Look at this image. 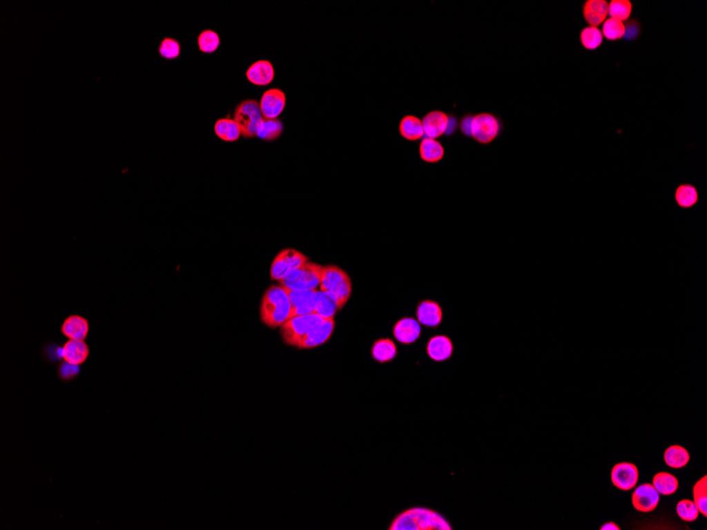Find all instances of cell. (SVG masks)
I'll return each instance as SVG.
<instances>
[{
	"label": "cell",
	"instance_id": "obj_1",
	"mask_svg": "<svg viewBox=\"0 0 707 530\" xmlns=\"http://www.w3.org/2000/svg\"><path fill=\"white\" fill-rule=\"evenodd\" d=\"M261 321L269 328L281 327L291 317V303L287 289L272 285L264 293L260 306Z\"/></svg>",
	"mask_w": 707,
	"mask_h": 530
},
{
	"label": "cell",
	"instance_id": "obj_2",
	"mask_svg": "<svg viewBox=\"0 0 707 530\" xmlns=\"http://www.w3.org/2000/svg\"><path fill=\"white\" fill-rule=\"evenodd\" d=\"M319 291L333 295L342 309L353 291L351 277L338 266H323Z\"/></svg>",
	"mask_w": 707,
	"mask_h": 530
},
{
	"label": "cell",
	"instance_id": "obj_3",
	"mask_svg": "<svg viewBox=\"0 0 707 530\" xmlns=\"http://www.w3.org/2000/svg\"><path fill=\"white\" fill-rule=\"evenodd\" d=\"M323 266L307 262L279 282L289 291H319Z\"/></svg>",
	"mask_w": 707,
	"mask_h": 530
},
{
	"label": "cell",
	"instance_id": "obj_4",
	"mask_svg": "<svg viewBox=\"0 0 707 530\" xmlns=\"http://www.w3.org/2000/svg\"><path fill=\"white\" fill-rule=\"evenodd\" d=\"M503 132V121L492 112L472 115L469 126V138L480 144L487 146L499 138Z\"/></svg>",
	"mask_w": 707,
	"mask_h": 530
},
{
	"label": "cell",
	"instance_id": "obj_5",
	"mask_svg": "<svg viewBox=\"0 0 707 530\" xmlns=\"http://www.w3.org/2000/svg\"><path fill=\"white\" fill-rule=\"evenodd\" d=\"M233 120L240 127L245 139L255 138L258 128L264 120L260 103L256 100H244L234 109Z\"/></svg>",
	"mask_w": 707,
	"mask_h": 530
},
{
	"label": "cell",
	"instance_id": "obj_6",
	"mask_svg": "<svg viewBox=\"0 0 707 530\" xmlns=\"http://www.w3.org/2000/svg\"><path fill=\"white\" fill-rule=\"evenodd\" d=\"M458 121L454 115L438 109L429 111L422 119L425 137L438 139L442 136H452L458 128Z\"/></svg>",
	"mask_w": 707,
	"mask_h": 530
},
{
	"label": "cell",
	"instance_id": "obj_7",
	"mask_svg": "<svg viewBox=\"0 0 707 530\" xmlns=\"http://www.w3.org/2000/svg\"><path fill=\"white\" fill-rule=\"evenodd\" d=\"M323 320V317L316 313L291 317L280 327L282 339L286 344L296 347L304 335H307L311 329L318 326Z\"/></svg>",
	"mask_w": 707,
	"mask_h": 530
},
{
	"label": "cell",
	"instance_id": "obj_8",
	"mask_svg": "<svg viewBox=\"0 0 707 530\" xmlns=\"http://www.w3.org/2000/svg\"><path fill=\"white\" fill-rule=\"evenodd\" d=\"M307 262H309V257L298 250L291 249V248L282 250L272 262L271 268H270V277L272 281L279 283L291 272L301 267Z\"/></svg>",
	"mask_w": 707,
	"mask_h": 530
},
{
	"label": "cell",
	"instance_id": "obj_9",
	"mask_svg": "<svg viewBox=\"0 0 707 530\" xmlns=\"http://www.w3.org/2000/svg\"><path fill=\"white\" fill-rule=\"evenodd\" d=\"M335 325V317L323 320L318 326L311 329L307 335H304L296 347L299 349H311L321 346L331 339Z\"/></svg>",
	"mask_w": 707,
	"mask_h": 530
},
{
	"label": "cell",
	"instance_id": "obj_10",
	"mask_svg": "<svg viewBox=\"0 0 707 530\" xmlns=\"http://www.w3.org/2000/svg\"><path fill=\"white\" fill-rule=\"evenodd\" d=\"M89 353L90 349L85 341L68 340L57 349V358L77 366L86 362Z\"/></svg>",
	"mask_w": 707,
	"mask_h": 530
},
{
	"label": "cell",
	"instance_id": "obj_11",
	"mask_svg": "<svg viewBox=\"0 0 707 530\" xmlns=\"http://www.w3.org/2000/svg\"><path fill=\"white\" fill-rule=\"evenodd\" d=\"M286 106V95L279 88L268 89L262 97L260 107L265 120L279 119Z\"/></svg>",
	"mask_w": 707,
	"mask_h": 530
},
{
	"label": "cell",
	"instance_id": "obj_12",
	"mask_svg": "<svg viewBox=\"0 0 707 530\" xmlns=\"http://www.w3.org/2000/svg\"><path fill=\"white\" fill-rule=\"evenodd\" d=\"M412 518L413 530L418 529H452V526L444 518L436 513L433 510L414 508L409 510Z\"/></svg>",
	"mask_w": 707,
	"mask_h": 530
},
{
	"label": "cell",
	"instance_id": "obj_13",
	"mask_svg": "<svg viewBox=\"0 0 707 530\" xmlns=\"http://www.w3.org/2000/svg\"><path fill=\"white\" fill-rule=\"evenodd\" d=\"M611 480L615 487L623 491H629L639 482V469L631 462H619L613 467Z\"/></svg>",
	"mask_w": 707,
	"mask_h": 530
},
{
	"label": "cell",
	"instance_id": "obj_14",
	"mask_svg": "<svg viewBox=\"0 0 707 530\" xmlns=\"http://www.w3.org/2000/svg\"><path fill=\"white\" fill-rule=\"evenodd\" d=\"M660 504V493L652 484H643L632 494V505L637 511L651 512Z\"/></svg>",
	"mask_w": 707,
	"mask_h": 530
},
{
	"label": "cell",
	"instance_id": "obj_15",
	"mask_svg": "<svg viewBox=\"0 0 707 530\" xmlns=\"http://www.w3.org/2000/svg\"><path fill=\"white\" fill-rule=\"evenodd\" d=\"M422 326L414 317H405L393 327V335L401 344L410 345L420 339Z\"/></svg>",
	"mask_w": 707,
	"mask_h": 530
},
{
	"label": "cell",
	"instance_id": "obj_16",
	"mask_svg": "<svg viewBox=\"0 0 707 530\" xmlns=\"http://www.w3.org/2000/svg\"><path fill=\"white\" fill-rule=\"evenodd\" d=\"M59 331L68 340L85 341L88 337L90 325L86 317L79 315H70L64 320Z\"/></svg>",
	"mask_w": 707,
	"mask_h": 530
},
{
	"label": "cell",
	"instance_id": "obj_17",
	"mask_svg": "<svg viewBox=\"0 0 707 530\" xmlns=\"http://www.w3.org/2000/svg\"><path fill=\"white\" fill-rule=\"evenodd\" d=\"M416 320L420 325L430 328L440 326L443 321V311L440 304L432 300H425L418 304Z\"/></svg>",
	"mask_w": 707,
	"mask_h": 530
},
{
	"label": "cell",
	"instance_id": "obj_18",
	"mask_svg": "<svg viewBox=\"0 0 707 530\" xmlns=\"http://www.w3.org/2000/svg\"><path fill=\"white\" fill-rule=\"evenodd\" d=\"M291 303V317L315 313L318 291H289Z\"/></svg>",
	"mask_w": 707,
	"mask_h": 530
},
{
	"label": "cell",
	"instance_id": "obj_19",
	"mask_svg": "<svg viewBox=\"0 0 707 530\" xmlns=\"http://www.w3.org/2000/svg\"><path fill=\"white\" fill-rule=\"evenodd\" d=\"M429 358L436 362H444L454 355V343L452 339L444 335H434L428 341L426 347Z\"/></svg>",
	"mask_w": 707,
	"mask_h": 530
},
{
	"label": "cell",
	"instance_id": "obj_20",
	"mask_svg": "<svg viewBox=\"0 0 707 530\" xmlns=\"http://www.w3.org/2000/svg\"><path fill=\"white\" fill-rule=\"evenodd\" d=\"M607 0H585L581 7L583 17L589 27H597L603 25L608 19Z\"/></svg>",
	"mask_w": 707,
	"mask_h": 530
},
{
	"label": "cell",
	"instance_id": "obj_21",
	"mask_svg": "<svg viewBox=\"0 0 707 530\" xmlns=\"http://www.w3.org/2000/svg\"><path fill=\"white\" fill-rule=\"evenodd\" d=\"M248 81L255 86H267L275 79V68L269 61L261 59L252 63L246 72Z\"/></svg>",
	"mask_w": 707,
	"mask_h": 530
},
{
	"label": "cell",
	"instance_id": "obj_22",
	"mask_svg": "<svg viewBox=\"0 0 707 530\" xmlns=\"http://www.w3.org/2000/svg\"><path fill=\"white\" fill-rule=\"evenodd\" d=\"M399 134L405 140L418 141L425 138L422 119L413 115H407L399 122Z\"/></svg>",
	"mask_w": 707,
	"mask_h": 530
},
{
	"label": "cell",
	"instance_id": "obj_23",
	"mask_svg": "<svg viewBox=\"0 0 707 530\" xmlns=\"http://www.w3.org/2000/svg\"><path fill=\"white\" fill-rule=\"evenodd\" d=\"M420 157L426 164H438L445 157V148L438 139L425 137L420 144Z\"/></svg>",
	"mask_w": 707,
	"mask_h": 530
},
{
	"label": "cell",
	"instance_id": "obj_24",
	"mask_svg": "<svg viewBox=\"0 0 707 530\" xmlns=\"http://www.w3.org/2000/svg\"><path fill=\"white\" fill-rule=\"evenodd\" d=\"M341 311L338 302L333 295L329 293L318 291L317 304H316V315H320L323 319H331L335 317L336 313Z\"/></svg>",
	"mask_w": 707,
	"mask_h": 530
},
{
	"label": "cell",
	"instance_id": "obj_25",
	"mask_svg": "<svg viewBox=\"0 0 707 530\" xmlns=\"http://www.w3.org/2000/svg\"><path fill=\"white\" fill-rule=\"evenodd\" d=\"M397 346L394 341L391 339H379L376 340L372 346V356L376 362L383 363L391 362L393 359L396 358Z\"/></svg>",
	"mask_w": 707,
	"mask_h": 530
},
{
	"label": "cell",
	"instance_id": "obj_26",
	"mask_svg": "<svg viewBox=\"0 0 707 530\" xmlns=\"http://www.w3.org/2000/svg\"><path fill=\"white\" fill-rule=\"evenodd\" d=\"M698 188L690 184H682L676 188L675 200L680 208H692L699 202Z\"/></svg>",
	"mask_w": 707,
	"mask_h": 530
},
{
	"label": "cell",
	"instance_id": "obj_27",
	"mask_svg": "<svg viewBox=\"0 0 707 530\" xmlns=\"http://www.w3.org/2000/svg\"><path fill=\"white\" fill-rule=\"evenodd\" d=\"M214 132L224 142H235L242 136L240 127L233 119L230 118H222L216 121Z\"/></svg>",
	"mask_w": 707,
	"mask_h": 530
},
{
	"label": "cell",
	"instance_id": "obj_28",
	"mask_svg": "<svg viewBox=\"0 0 707 530\" xmlns=\"http://www.w3.org/2000/svg\"><path fill=\"white\" fill-rule=\"evenodd\" d=\"M690 460L688 451L679 444H673L666 449L664 453L665 464L673 469L684 468Z\"/></svg>",
	"mask_w": 707,
	"mask_h": 530
},
{
	"label": "cell",
	"instance_id": "obj_29",
	"mask_svg": "<svg viewBox=\"0 0 707 530\" xmlns=\"http://www.w3.org/2000/svg\"><path fill=\"white\" fill-rule=\"evenodd\" d=\"M284 125L280 119H273V120H265L264 119L260 124L259 128H258V135L256 137L261 139V140L266 141V142H272V141L278 140L283 134Z\"/></svg>",
	"mask_w": 707,
	"mask_h": 530
},
{
	"label": "cell",
	"instance_id": "obj_30",
	"mask_svg": "<svg viewBox=\"0 0 707 530\" xmlns=\"http://www.w3.org/2000/svg\"><path fill=\"white\" fill-rule=\"evenodd\" d=\"M652 485L662 495H671L679 489V480L673 474L660 472L653 478Z\"/></svg>",
	"mask_w": 707,
	"mask_h": 530
},
{
	"label": "cell",
	"instance_id": "obj_31",
	"mask_svg": "<svg viewBox=\"0 0 707 530\" xmlns=\"http://www.w3.org/2000/svg\"><path fill=\"white\" fill-rule=\"evenodd\" d=\"M579 41L588 51H595L601 48L603 43L601 30L597 27H585L579 33Z\"/></svg>",
	"mask_w": 707,
	"mask_h": 530
},
{
	"label": "cell",
	"instance_id": "obj_32",
	"mask_svg": "<svg viewBox=\"0 0 707 530\" xmlns=\"http://www.w3.org/2000/svg\"><path fill=\"white\" fill-rule=\"evenodd\" d=\"M632 11L633 5L630 0H612V1H610L609 7H608V14L610 17L623 21V23L630 19Z\"/></svg>",
	"mask_w": 707,
	"mask_h": 530
},
{
	"label": "cell",
	"instance_id": "obj_33",
	"mask_svg": "<svg viewBox=\"0 0 707 530\" xmlns=\"http://www.w3.org/2000/svg\"><path fill=\"white\" fill-rule=\"evenodd\" d=\"M601 33H603V39H607V41H621V39H623V37H625V23L609 17V19H606L605 23H603Z\"/></svg>",
	"mask_w": 707,
	"mask_h": 530
},
{
	"label": "cell",
	"instance_id": "obj_34",
	"mask_svg": "<svg viewBox=\"0 0 707 530\" xmlns=\"http://www.w3.org/2000/svg\"><path fill=\"white\" fill-rule=\"evenodd\" d=\"M197 43L202 52L211 55L220 48V37L213 30H204L198 35Z\"/></svg>",
	"mask_w": 707,
	"mask_h": 530
},
{
	"label": "cell",
	"instance_id": "obj_35",
	"mask_svg": "<svg viewBox=\"0 0 707 530\" xmlns=\"http://www.w3.org/2000/svg\"><path fill=\"white\" fill-rule=\"evenodd\" d=\"M694 502L704 517H707V476L704 475L695 484L693 488Z\"/></svg>",
	"mask_w": 707,
	"mask_h": 530
},
{
	"label": "cell",
	"instance_id": "obj_36",
	"mask_svg": "<svg viewBox=\"0 0 707 530\" xmlns=\"http://www.w3.org/2000/svg\"><path fill=\"white\" fill-rule=\"evenodd\" d=\"M677 513L685 522H695L699 517V509L695 502L682 500L677 505Z\"/></svg>",
	"mask_w": 707,
	"mask_h": 530
},
{
	"label": "cell",
	"instance_id": "obj_37",
	"mask_svg": "<svg viewBox=\"0 0 707 530\" xmlns=\"http://www.w3.org/2000/svg\"><path fill=\"white\" fill-rule=\"evenodd\" d=\"M159 55L166 59H178L180 55V43L176 39L166 37L159 46Z\"/></svg>",
	"mask_w": 707,
	"mask_h": 530
},
{
	"label": "cell",
	"instance_id": "obj_38",
	"mask_svg": "<svg viewBox=\"0 0 707 530\" xmlns=\"http://www.w3.org/2000/svg\"><path fill=\"white\" fill-rule=\"evenodd\" d=\"M626 33L623 39L627 41H635L641 35V25L637 19H631L625 23Z\"/></svg>",
	"mask_w": 707,
	"mask_h": 530
},
{
	"label": "cell",
	"instance_id": "obj_39",
	"mask_svg": "<svg viewBox=\"0 0 707 530\" xmlns=\"http://www.w3.org/2000/svg\"><path fill=\"white\" fill-rule=\"evenodd\" d=\"M79 373V366H77V365L69 364L66 362L59 365V376L61 377V380H71V379L75 378Z\"/></svg>",
	"mask_w": 707,
	"mask_h": 530
},
{
	"label": "cell",
	"instance_id": "obj_40",
	"mask_svg": "<svg viewBox=\"0 0 707 530\" xmlns=\"http://www.w3.org/2000/svg\"><path fill=\"white\" fill-rule=\"evenodd\" d=\"M619 529H621V528H619V526L617 525V524H615V523H613V522H608V523L603 524V525L601 526V530H619Z\"/></svg>",
	"mask_w": 707,
	"mask_h": 530
}]
</instances>
